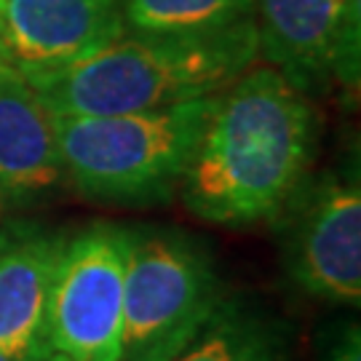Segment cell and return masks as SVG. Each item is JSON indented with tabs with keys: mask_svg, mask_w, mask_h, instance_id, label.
Returning a JSON list of instances; mask_svg holds the SVG:
<instances>
[{
	"mask_svg": "<svg viewBox=\"0 0 361 361\" xmlns=\"http://www.w3.org/2000/svg\"><path fill=\"white\" fill-rule=\"evenodd\" d=\"M316 140L319 121L308 94L255 62L217 94L182 177V201L214 225L276 219L308 180Z\"/></svg>",
	"mask_w": 361,
	"mask_h": 361,
	"instance_id": "1",
	"label": "cell"
},
{
	"mask_svg": "<svg viewBox=\"0 0 361 361\" xmlns=\"http://www.w3.org/2000/svg\"><path fill=\"white\" fill-rule=\"evenodd\" d=\"M255 16L209 32H131L56 70H22L54 116H118L212 97L257 62Z\"/></svg>",
	"mask_w": 361,
	"mask_h": 361,
	"instance_id": "2",
	"label": "cell"
},
{
	"mask_svg": "<svg viewBox=\"0 0 361 361\" xmlns=\"http://www.w3.org/2000/svg\"><path fill=\"white\" fill-rule=\"evenodd\" d=\"M217 94L161 110L54 116L65 177L107 204L164 201L182 185Z\"/></svg>",
	"mask_w": 361,
	"mask_h": 361,
	"instance_id": "3",
	"label": "cell"
},
{
	"mask_svg": "<svg viewBox=\"0 0 361 361\" xmlns=\"http://www.w3.org/2000/svg\"><path fill=\"white\" fill-rule=\"evenodd\" d=\"M225 297L214 259L180 231H134L121 361H171Z\"/></svg>",
	"mask_w": 361,
	"mask_h": 361,
	"instance_id": "4",
	"label": "cell"
},
{
	"mask_svg": "<svg viewBox=\"0 0 361 361\" xmlns=\"http://www.w3.org/2000/svg\"><path fill=\"white\" fill-rule=\"evenodd\" d=\"M131 228L97 222L67 235L49 305L46 361H121Z\"/></svg>",
	"mask_w": 361,
	"mask_h": 361,
	"instance_id": "5",
	"label": "cell"
},
{
	"mask_svg": "<svg viewBox=\"0 0 361 361\" xmlns=\"http://www.w3.org/2000/svg\"><path fill=\"white\" fill-rule=\"evenodd\" d=\"M284 268L308 297L359 308L361 188L356 171L302 182L279 212Z\"/></svg>",
	"mask_w": 361,
	"mask_h": 361,
	"instance_id": "6",
	"label": "cell"
},
{
	"mask_svg": "<svg viewBox=\"0 0 361 361\" xmlns=\"http://www.w3.org/2000/svg\"><path fill=\"white\" fill-rule=\"evenodd\" d=\"M257 56L302 94L356 91L361 0H257Z\"/></svg>",
	"mask_w": 361,
	"mask_h": 361,
	"instance_id": "7",
	"label": "cell"
},
{
	"mask_svg": "<svg viewBox=\"0 0 361 361\" xmlns=\"http://www.w3.org/2000/svg\"><path fill=\"white\" fill-rule=\"evenodd\" d=\"M126 32L121 0H3L0 46L19 70H56Z\"/></svg>",
	"mask_w": 361,
	"mask_h": 361,
	"instance_id": "8",
	"label": "cell"
},
{
	"mask_svg": "<svg viewBox=\"0 0 361 361\" xmlns=\"http://www.w3.org/2000/svg\"><path fill=\"white\" fill-rule=\"evenodd\" d=\"M65 241L27 219L0 228V350L11 359H49V305Z\"/></svg>",
	"mask_w": 361,
	"mask_h": 361,
	"instance_id": "9",
	"label": "cell"
},
{
	"mask_svg": "<svg viewBox=\"0 0 361 361\" xmlns=\"http://www.w3.org/2000/svg\"><path fill=\"white\" fill-rule=\"evenodd\" d=\"M62 180L56 118L25 73L0 54V204H30Z\"/></svg>",
	"mask_w": 361,
	"mask_h": 361,
	"instance_id": "10",
	"label": "cell"
},
{
	"mask_svg": "<svg viewBox=\"0 0 361 361\" xmlns=\"http://www.w3.org/2000/svg\"><path fill=\"white\" fill-rule=\"evenodd\" d=\"M171 361H292L284 324L241 297H222L204 329Z\"/></svg>",
	"mask_w": 361,
	"mask_h": 361,
	"instance_id": "11",
	"label": "cell"
},
{
	"mask_svg": "<svg viewBox=\"0 0 361 361\" xmlns=\"http://www.w3.org/2000/svg\"><path fill=\"white\" fill-rule=\"evenodd\" d=\"M257 0H121L131 32H209L255 16Z\"/></svg>",
	"mask_w": 361,
	"mask_h": 361,
	"instance_id": "12",
	"label": "cell"
},
{
	"mask_svg": "<svg viewBox=\"0 0 361 361\" xmlns=\"http://www.w3.org/2000/svg\"><path fill=\"white\" fill-rule=\"evenodd\" d=\"M324 361H361V329L359 324H348L340 337L332 343V348Z\"/></svg>",
	"mask_w": 361,
	"mask_h": 361,
	"instance_id": "13",
	"label": "cell"
},
{
	"mask_svg": "<svg viewBox=\"0 0 361 361\" xmlns=\"http://www.w3.org/2000/svg\"><path fill=\"white\" fill-rule=\"evenodd\" d=\"M0 361H16V359H11V356H6V353L0 350Z\"/></svg>",
	"mask_w": 361,
	"mask_h": 361,
	"instance_id": "14",
	"label": "cell"
},
{
	"mask_svg": "<svg viewBox=\"0 0 361 361\" xmlns=\"http://www.w3.org/2000/svg\"><path fill=\"white\" fill-rule=\"evenodd\" d=\"M0 54H3V46H0Z\"/></svg>",
	"mask_w": 361,
	"mask_h": 361,
	"instance_id": "15",
	"label": "cell"
},
{
	"mask_svg": "<svg viewBox=\"0 0 361 361\" xmlns=\"http://www.w3.org/2000/svg\"><path fill=\"white\" fill-rule=\"evenodd\" d=\"M0 3H3V0H0Z\"/></svg>",
	"mask_w": 361,
	"mask_h": 361,
	"instance_id": "16",
	"label": "cell"
}]
</instances>
